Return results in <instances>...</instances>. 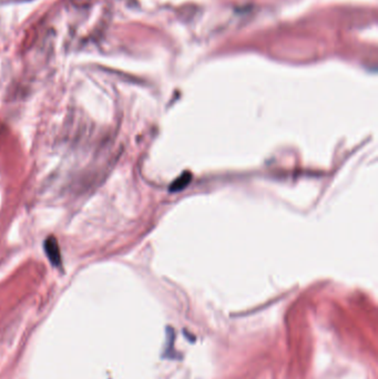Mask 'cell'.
<instances>
[{"instance_id":"6da1fadb","label":"cell","mask_w":378,"mask_h":379,"mask_svg":"<svg viewBox=\"0 0 378 379\" xmlns=\"http://www.w3.org/2000/svg\"><path fill=\"white\" fill-rule=\"evenodd\" d=\"M191 175L190 174H183L180 179H178L176 182H174L173 185L171 186V191H180L181 189L186 188L188 185L189 182H190Z\"/></svg>"}]
</instances>
